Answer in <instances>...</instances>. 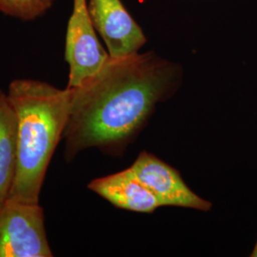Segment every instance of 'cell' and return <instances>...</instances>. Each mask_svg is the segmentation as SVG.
I'll list each match as a JSON object with an SVG mask.
<instances>
[{"mask_svg":"<svg viewBox=\"0 0 257 257\" xmlns=\"http://www.w3.org/2000/svg\"><path fill=\"white\" fill-rule=\"evenodd\" d=\"M182 69L153 52L110 57L101 70L72 92L63 138L72 159L89 148L121 154L156 105L179 88Z\"/></svg>","mask_w":257,"mask_h":257,"instance_id":"cell-1","label":"cell"},{"mask_svg":"<svg viewBox=\"0 0 257 257\" xmlns=\"http://www.w3.org/2000/svg\"><path fill=\"white\" fill-rule=\"evenodd\" d=\"M7 95L18 122V162L9 198L38 203L48 166L68 123L71 89L18 79Z\"/></svg>","mask_w":257,"mask_h":257,"instance_id":"cell-2","label":"cell"},{"mask_svg":"<svg viewBox=\"0 0 257 257\" xmlns=\"http://www.w3.org/2000/svg\"><path fill=\"white\" fill-rule=\"evenodd\" d=\"M38 203L8 198L0 208V257H51Z\"/></svg>","mask_w":257,"mask_h":257,"instance_id":"cell-3","label":"cell"},{"mask_svg":"<svg viewBox=\"0 0 257 257\" xmlns=\"http://www.w3.org/2000/svg\"><path fill=\"white\" fill-rule=\"evenodd\" d=\"M65 58L70 67L67 88H76L90 79L110 58L96 37L87 0H74L67 27Z\"/></svg>","mask_w":257,"mask_h":257,"instance_id":"cell-4","label":"cell"},{"mask_svg":"<svg viewBox=\"0 0 257 257\" xmlns=\"http://www.w3.org/2000/svg\"><path fill=\"white\" fill-rule=\"evenodd\" d=\"M140 181L155 194L162 206L210 211L211 204L186 185L177 170L156 156L142 152L131 166Z\"/></svg>","mask_w":257,"mask_h":257,"instance_id":"cell-5","label":"cell"},{"mask_svg":"<svg viewBox=\"0 0 257 257\" xmlns=\"http://www.w3.org/2000/svg\"><path fill=\"white\" fill-rule=\"evenodd\" d=\"M88 10L92 24L105 41L110 57L138 54L147 42L141 28L121 0H90Z\"/></svg>","mask_w":257,"mask_h":257,"instance_id":"cell-6","label":"cell"},{"mask_svg":"<svg viewBox=\"0 0 257 257\" xmlns=\"http://www.w3.org/2000/svg\"><path fill=\"white\" fill-rule=\"evenodd\" d=\"M89 189L119 209L151 213L161 207L133 169L92 180Z\"/></svg>","mask_w":257,"mask_h":257,"instance_id":"cell-7","label":"cell"},{"mask_svg":"<svg viewBox=\"0 0 257 257\" xmlns=\"http://www.w3.org/2000/svg\"><path fill=\"white\" fill-rule=\"evenodd\" d=\"M18 162V122L7 93L0 91V208L9 198Z\"/></svg>","mask_w":257,"mask_h":257,"instance_id":"cell-8","label":"cell"},{"mask_svg":"<svg viewBox=\"0 0 257 257\" xmlns=\"http://www.w3.org/2000/svg\"><path fill=\"white\" fill-rule=\"evenodd\" d=\"M54 0H0V11L12 17L25 20L44 14Z\"/></svg>","mask_w":257,"mask_h":257,"instance_id":"cell-9","label":"cell"},{"mask_svg":"<svg viewBox=\"0 0 257 257\" xmlns=\"http://www.w3.org/2000/svg\"><path fill=\"white\" fill-rule=\"evenodd\" d=\"M251 256L257 257V242L256 245H255V247H254V249L252 250V253H251Z\"/></svg>","mask_w":257,"mask_h":257,"instance_id":"cell-10","label":"cell"}]
</instances>
